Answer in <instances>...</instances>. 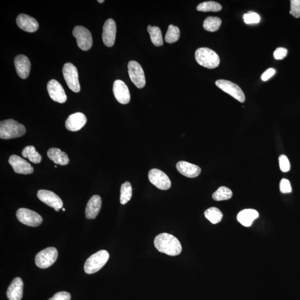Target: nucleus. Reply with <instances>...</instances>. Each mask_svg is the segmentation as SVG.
Instances as JSON below:
<instances>
[{
  "label": "nucleus",
  "instance_id": "obj_1",
  "mask_svg": "<svg viewBox=\"0 0 300 300\" xmlns=\"http://www.w3.org/2000/svg\"><path fill=\"white\" fill-rule=\"evenodd\" d=\"M154 245L158 251L171 256L179 255L182 252V246L179 240L168 233L158 235L154 240Z\"/></svg>",
  "mask_w": 300,
  "mask_h": 300
},
{
  "label": "nucleus",
  "instance_id": "obj_2",
  "mask_svg": "<svg viewBox=\"0 0 300 300\" xmlns=\"http://www.w3.org/2000/svg\"><path fill=\"white\" fill-rule=\"evenodd\" d=\"M26 128L23 124L14 120H3L0 123V138L12 139L20 138L25 134Z\"/></svg>",
  "mask_w": 300,
  "mask_h": 300
},
{
  "label": "nucleus",
  "instance_id": "obj_3",
  "mask_svg": "<svg viewBox=\"0 0 300 300\" xmlns=\"http://www.w3.org/2000/svg\"><path fill=\"white\" fill-rule=\"evenodd\" d=\"M195 59L200 65L209 69L217 67L220 62V58L215 51L207 48L197 50Z\"/></svg>",
  "mask_w": 300,
  "mask_h": 300
},
{
  "label": "nucleus",
  "instance_id": "obj_4",
  "mask_svg": "<svg viewBox=\"0 0 300 300\" xmlns=\"http://www.w3.org/2000/svg\"><path fill=\"white\" fill-rule=\"evenodd\" d=\"M109 253L105 250L98 251L89 258L84 265L85 272L93 274L99 271L108 262Z\"/></svg>",
  "mask_w": 300,
  "mask_h": 300
},
{
  "label": "nucleus",
  "instance_id": "obj_5",
  "mask_svg": "<svg viewBox=\"0 0 300 300\" xmlns=\"http://www.w3.org/2000/svg\"><path fill=\"white\" fill-rule=\"evenodd\" d=\"M58 252L57 248L50 247L38 252L35 257V264L38 268L47 269L57 261Z\"/></svg>",
  "mask_w": 300,
  "mask_h": 300
},
{
  "label": "nucleus",
  "instance_id": "obj_6",
  "mask_svg": "<svg viewBox=\"0 0 300 300\" xmlns=\"http://www.w3.org/2000/svg\"><path fill=\"white\" fill-rule=\"evenodd\" d=\"M62 72L68 87L74 92H79L81 88L77 68L71 63H66L63 67Z\"/></svg>",
  "mask_w": 300,
  "mask_h": 300
},
{
  "label": "nucleus",
  "instance_id": "obj_7",
  "mask_svg": "<svg viewBox=\"0 0 300 300\" xmlns=\"http://www.w3.org/2000/svg\"><path fill=\"white\" fill-rule=\"evenodd\" d=\"M73 35L76 38L79 48L83 51H88L92 45L91 32L82 26H77L73 30Z\"/></svg>",
  "mask_w": 300,
  "mask_h": 300
},
{
  "label": "nucleus",
  "instance_id": "obj_8",
  "mask_svg": "<svg viewBox=\"0 0 300 300\" xmlns=\"http://www.w3.org/2000/svg\"><path fill=\"white\" fill-rule=\"evenodd\" d=\"M16 217L22 224L30 227H37L42 222V218L32 210L21 208L16 212Z\"/></svg>",
  "mask_w": 300,
  "mask_h": 300
},
{
  "label": "nucleus",
  "instance_id": "obj_9",
  "mask_svg": "<svg viewBox=\"0 0 300 300\" xmlns=\"http://www.w3.org/2000/svg\"><path fill=\"white\" fill-rule=\"evenodd\" d=\"M215 84L218 88L222 90L223 91L228 93L236 100L242 103L245 101V94L237 84L225 80H218L216 81Z\"/></svg>",
  "mask_w": 300,
  "mask_h": 300
},
{
  "label": "nucleus",
  "instance_id": "obj_10",
  "mask_svg": "<svg viewBox=\"0 0 300 300\" xmlns=\"http://www.w3.org/2000/svg\"><path fill=\"white\" fill-rule=\"evenodd\" d=\"M128 71L131 81L139 89L143 88L146 85L144 71L140 64L135 61L128 63Z\"/></svg>",
  "mask_w": 300,
  "mask_h": 300
},
{
  "label": "nucleus",
  "instance_id": "obj_11",
  "mask_svg": "<svg viewBox=\"0 0 300 300\" xmlns=\"http://www.w3.org/2000/svg\"><path fill=\"white\" fill-rule=\"evenodd\" d=\"M149 179L154 186L161 190H168L171 182L168 175L160 170L153 169L149 171Z\"/></svg>",
  "mask_w": 300,
  "mask_h": 300
},
{
  "label": "nucleus",
  "instance_id": "obj_12",
  "mask_svg": "<svg viewBox=\"0 0 300 300\" xmlns=\"http://www.w3.org/2000/svg\"><path fill=\"white\" fill-rule=\"evenodd\" d=\"M48 93L51 99L59 103H65L67 96L62 85L57 80H51L47 85Z\"/></svg>",
  "mask_w": 300,
  "mask_h": 300
},
{
  "label": "nucleus",
  "instance_id": "obj_13",
  "mask_svg": "<svg viewBox=\"0 0 300 300\" xmlns=\"http://www.w3.org/2000/svg\"><path fill=\"white\" fill-rule=\"evenodd\" d=\"M37 197L42 203L55 210H60L63 207L62 200L53 191L40 190L37 192Z\"/></svg>",
  "mask_w": 300,
  "mask_h": 300
},
{
  "label": "nucleus",
  "instance_id": "obj_14",
  "mask_svg": "<svg viewBox=\"0 0 300 300\" xmlns=\"http://www.w3.org/2000/svg\"><path fill=\"white\" fill-rule=\"evenodd\" d=\"M8 162L17 174L29 175L33 173V168L31 164L18 155H11Z\"/></svg>",
  "mask_w": 300,
  "mask_h": 300
},
{
  "label": "nucleus",
  "instance_id": "obj_15",
  "mask_svg": "<svg viewBox=\"0 0 300 300\" xmlns=\"http://www.w3.org/2000/svg\"><path fill=\"white\" fill-rule=\"evenodd\" d=\"M113 92L116 99L123 105L128 104L130 101V93L127 85L122 81L116 80L113 85Z\"/></svg>",
  "mask_w": 300,
  "mask_h": 300
},
{
  "label": "nucleus",
  "instance_id": "obj_16",
  "mask_svg": "<svg viewBox=\"0 0 300 300\" xmlns=\"http://www.w3.org/2000/svg\"><path fill=\"white\" fill-rule=\"evenodd\" d=\"M117 35V24L112 19L106 20L103 27L102 41L108 47H112L114 44Z\"/></svg>",
  "mask_w": 300,
  "mask_h": 300
},
{
  "label": "nucleus",
  "instance_id": "obj_17",
  "mask_svg": "<svg viewBox=\"0 0 300 300\" xmlns=\"http://www.w3.org/2000/svg\"><path fill=\"white\" fill-rule=\"evenodd\" d=\"M87 118L81 113L71 114L65 122V126L70 131H78L81 129L87 122Z\"/></svg>",
  "mask_w": 300,
  "mask_h": 300
},
{
  "label": "nucleus",
  "instance_id": "obj_18",
  "mask_svg": "<svg viewBox=\"0 0 300 300\" xmlns=\"http://www.w3.org/2000/svg\"><path fill=\"white\" fill-rule=\"evenodd\" d=\"M14 62L16 72L20 78L27 79L31 68V63L28 58L23 55H19L15 58Z\"/></svg>",
  "mask_w": 300,
  "mask_h": 300
},
{
  "label": "nucleus",
  "instance_id": "obj_19",
  "mask_svg": "<svg viewBox=\"0 0 300 300\" xmlns=\"http://www.w3.org/2000/svg\"><path fill=\"white\" fill-rule=\"evenodd\" d=\"M24 283L20 277H16L7 290L8 300H21L23 297Z\"/></svg>",
  "mask_w": 300,
  "mask_h": 300
},
{
  "label": "nucleus",
  "instance_id": "obj_20",
  "mask_svg": "<svg viewBox=\"0 0 300 300\" xmlns=\"http://www.w3.org/2000/svg\"><path fill=\"white\" fill-rule=\"evenodd\" d=\"M18 27L28 32H34L37 31L39 25L35 19L26 14H20L16 19Z\"/></svg>",
  "mask_w": 300,
  "mask_h": 300
},
{
  "label": "nucleus",
  "instance_id": "obj_21",
  "mask_svg": "<svg viewBox=\"0 0 300 300\" xmlns=\"http://www.w3.org/2000/svg\"><path fill=\"white\" fill-rule=\"evenodd\" d=\"M102 205L101 197L93 195L89 201L86 208L85 215L88 219H94L99 213Z\"/></svg>",
  "mask_w": 300,
  "mask_h": 300
},
{
  "label": "nucleus",
  "instance_id": "obj_22",
  "mask_svg": "<svg viewBox=\"0 0 300 300\" xmlns=\"http://www.w3.org/2000/svg\"><path fill=\"white\" fill-rule=\"evenodd\" d=\"M177 168L180 174L190 178L198 177L201 172L199 166L186 161L178 162L177 164Z\"/></svg>",
  "mask_w": 300,
  "mask_h": 300
},
{
  "label": "nucleus",
  "instance_id": "obj_23",
  "mask_svg": "<svg viewBox=\"0 0 300 300\" xmlns=\"http://www.w3.org/2000/svg\"><path fill=\"white\" fill-rule=\"evenodd\" d=\"M258 217L259 212L256 210L245 209L238 213L237 220L243 226L249 227Z\"/></svg>",
  "mask_w": 300,
  "mask_h": 300
},
{
  "label": "nucleus",
  "instance_id": "obj_24",
  "mask_svg": "<svg viewBox=\"0 0 300 300\" xmlns=\"http://www.w3.org/2000/svg\"><path fill=\"white\" fill-rule=\"evenodd\" d=\"M48 156L56 164L62 166L66 165L70 160L67 154L58 148H51L48 150Z\"/></svg>",
  "mask_w": 300,
  "mask_h": 300
},
{
  "label": "nucleus",
  "instance_id": "obj_25",
  "mask_svg": "<svg viewBox=\"0 0 300 300\" xmlns=\"http://www.w3.org/2000/svg\"><path fill=\"white\" fill-rule=\"evenodd\" d=\"M22 155L24 158H28L30 162L33 164H40L42 160L40 154L36 151V149L33 146H28L22 151Z\"/></svg>",
  "mask_w": 300,
  "mask_h": 300
},
{
  "label": "nucleus",
  "instance_id": "obj_26",
  "mask_svg": "<svg viewBox=\"0 0 300 300\" xmlns=\"http://www.w3.org/2000/svg\"><path fill=\"white\" fill-rule=\"evenodd\" d=\"M148 31L150 34V37L152 44L156 46H161L164 44L163 41L162 32L161 29L157 27H151L148 26Z\"/></svg>",
  "mask_w": 300,
  "mask_h": 300
},
{
  "label": "nucleus",
  "instance_id": "obj_27",
  "mask_svg": "<svg viewBox=\"0 0 300 300\" xmlns=\"http://www.w3.org/2000/svg\"><path fill=\"white\" fill-rule=\"evenodd\" d=\"M222 24V21L217 17H208L204 21L203 28L209 32H215L220 29Z\"/></svg>",
  "mask_w": 300,
  "mask_h": 300
},
{
  "label": "nucleus",
  "instance_id": "obj_28",
  "mask_svg": "<svg viewBox=\"0 0 300 300\" xmlns=\"http://www.w3.org/2000/svg\"><path fill=\"white\" fill-rule=\"evenodd\" d=\"M206 218L213 224L219 223L222 219L223 214L220 210L216 208H210L204 212Z\"/></svg>",
  "mask_w": 300,
  "mask_h": 300
},
{
  "label": "nucleus",
  "instance_id": "obj_29",
  "mask_svg": "<svg viewBox=\"0 0 300 300\" xmlns=\"http://www.w3.org/2000/svg\"><path fill=\"white\" fill-rule=\"evenodd\" d=\"M233 192L230 188L221 186L213 193L212 199L217 201L228 200L232 198Z\"/></svg>",
  "mask_w": 300,
  "mask_h": 300
},
{
  "label": "nucleus",
  "instance_id": "obj_30",
  "mask_svg": "<svg viewBox=\"0 0 300 300\" xmlns=\"http://www.w3.org/2000/svg\"><path fill=\"white\" fill-rule=\"evenodd\" d=\"M132 196V188L131 184L130 182L126 181L121 185L120 203L122 205L126 204L131 200Z\"/></svg>",
  "mask_w": 300,
  "mask_h": 300
},
{
  "label": "nucleus",
  "instance_id": "obj_31",
  "mask_svg": "<svg viewBox=\"0 0 300 300\" xmlns=\"http://www.w3.org/2000/svg\"><path fill=\"white\" fill-rule=\"evenodd\" d=\"M196 10L201 12H218L222 10V6L215 1H206L199 4Z\"/></svg>",
  "mask_w": 300,
  "mask_h": 300
},
{
  "label": "nucleus",
  "instance_id": "obj_32",
  "mask_svg": "<svg viewBox=\"0 0 300 300\" xmlns=\"http://www.w3.org/2000/svg\"><path fill=\"white\" fill-rule=\"evenodd\" d=\"M180 36V31L179 28L173 25H170L165 35L166 42L169 43V44H173V43L179 40Z\"/></svg>",
  "mask_w": 300,
  "mask_h": 300
},
{
  "label": "nucleus",
  "instance_id": "obj_33",
  "mask_svg": "<svg viewBox=\"0 0 300 300\" xmlns=\"http://www.w3.org/2000/svg\"><path fill=\"white\" fill-rule=\"evenodd\" d=\"M243 19L246 24H258L260 22V17L255 12H249L244 15Z\"/></svg>",
  "mask_w": 300,
  "mask_h": 300
},
{
  "label": "nucleus",
  "instance_id": "obj_34",
  "mask_svg": "<svg viewBox=\"0 0 300 300\" xmlns=\"http://www.w3.org/2000/svg\"><path fill=\"white\" fill-rule=\"evenodd\" d=\"M291 10L290 14L295 18H299L300 17V0H291Z\"/></svg>",
  "mask_w": 300,
  "mask_h": 300
},
{
  "label": "nucleus",
  "instance_id": "obj_35",
  "mask_svg": "<svg viewBox=\"0 0 300 300\" xmlns=\"http://www.w3.org/2000/svg\"><path fill=\"white\" fill-rule=\"evenodd\" d=\"M278 160H279L280 168L282 172H288L290 170V163L288 158L284 155H282Z\"/></svg>",
  "mask_w": 300,
  "mask_h": 300
},
{
  "label": "nucleus",
  "instance_id": "obj_36",
  "mask_svg": "<svg viewBox=\"0 0 300 300\" xmlns=\"http://www.w3.org/2000/svg\"><path fill=\"white\" fill-rule=\"evenodd\" d=\"M280 191L283 194H288L292 191L291 183L288 180L282 179L280 183Z\"/></svg>",
  "mask_w": 300,
  "mask_h": 300
},
{
  "label": "nucleus",
  "instance_id": "obj_37",
  "mask_svg": "<svg viewBox=\"0 0 300 300\" xmlns=\"http://www.w3.org/2000/svg\"><path fill=\"white\" fill-rule=\"evenodd\" d=\"M71 298L70 294L65 292V291H61V292L55 294L54 297L49 300H70Z\"/></svg>",
  "mask_w": 300,
  "mask_h": 300
},
{
  "label": "nucleus",
  "instance_id": "obj_38",
  "mask_svg": "<svg viewBox=\"0 0 300 300\" xmlns=\"http://www.w3.org/2000/svg\"><path fill=\"white\" fill-rule=\"evenodd\" d=\"M288 54V50L284 48H278L273 53V57L276 60L284 59Z\"/></svg>",
  "mask_w": 300,
  "mask_h": 300
},
{
  "label": "nucleus",
  "instance_id": "obj_39",
  "mask_svg": "<svg viewBox=\"0 0 300 300\" xmlns=\"http://www.w3.org/2000/svg\"><path fill=\"white\" fill-rule=\"evenodd\" d=\"M275 69H274L273 68H270L264 73L262 76H261V79L264 81H267L275 75Z\"/></svg>",
  "mask_w": 300,
  "mask_h": 300
},
{
  "label": "nucleus",
  "instance_id": "obj_40",
  "mask_svg": "<svg viewBox=\"0 0 300 300\" xmlns=\"http://www.w3.org/2000/svg\"><path fill=\"white\" fill-rule=\"evenodd\" d=\"M97 2H99V3H103V2H104L105 1H104V0H102V1H100V0H98Z\"/></svg>",
  "mask_w": 300,
  "mask_h": 300
},
{
  "label": "nucleus",
  "instance_id": "obj_41",
  "mask_svg": "<svg viewBox=\"0 0 300 300\" xmlns=\"http://www.w3.org/2000/svg\"><path fill=\"white\" fill-rule=\"evenodd\" d=\"M62 210H63V211H65L66 210H65V209L63 208Z\"/></svg>",
  "mask_w": 300,
  "mask_h": 300
}]
</instances>
